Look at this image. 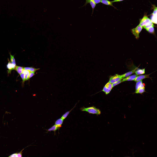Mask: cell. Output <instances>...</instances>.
I'll list each match as a JSON object with an SVG mask.
<instances>
[{
    "label": "cell",
    "instance_id": "obj_4",
    "mask_svg": "<svg viewBox=\"0 0 157 157\" xmlns=\"http://www.w3.org/2000/svg\"><path fill=\"white\" fill-rule=\"evenodd\" d=\"M20 113L21 122L22 125L29 131L32 132V129L31 121L28 115V111L23 110L21 106L19 104L18 106Z\"/></svg>",
    "mask_w": 157,
    "mask_h": 157
},
{
    "label": "cell",
    "instance_id": "obj_5",
    "mask_svg": "<svg viewBox=\"0 0 157 157\" xmlns=\"http://www.w3.org/2000/svg\"><path fill=\"white\" fill-rule=\"evenodd\" d=\"M70 143L60 144L57 151V157H59L64 154L69 149Z\"/></svg>",
    "mask_w": 157,
    "mask_h": 157
},
{
    "label": "cell",
    "instance_id": "obj_1",
    "mask_svg": "<svg viewBox=\"0 0 157 157\" xmlns=\"http://www.w3.org/2000/svg\"><path fill=\"white\" fill-rule=\"evenodd\" d=\"M16 120L17 124L13 131V133L16 140L14 142L15 146L19 148L21 146L23 141L29 139L31 132L25 128L17 117Z\"/></svg>",
    "mask_w": 157,
    "mask_h": 157
},
{
    "label": "cell",
    "instance_id": "obj_2",
    "mask_svg": "<svg viewBox=\"0 0 157 157\" xmlns=\"http://www.w3.org/2000/svg\"><path fill=\"white\" fill-rule=\"evenodd\" d=\"M47 135L43 133L32 131L29 139L39 149L44 145L45 140Z\"/></svg>",
    "mask_w": 157,
    "mask_h": 157
},
{
    "label": "cell",
    "instance_id": "obj_8",
    "mask_svg": "<svg viewBox=\"0 0 157 157\" xmlns=\"http://www.w3.org/2000/svg\"><path fill=\"white\" fill-rule=\"evenodd\" d=\"M58 148H54L49 149L50 157H57V151Z\"/></svg>",
    "mask_w": 157,
    "mask_h": 157
},
{
    "label": "cell",
    "instance_id": "obj_3",
    "mask_svg": "<svg viewBox=\"0 0 157 157\" xmlns=\"http://www.w3.org/2000/svg\"><path fill=\"white\" fill-rule=\"evenodd\" d=\"M47 138L50 139L57 141L60 144L70 143L79 138V137H70L66 135L58 134L49 135H47Z\"/></svg>",
    "mask_w": 157,
    "mask_h": 157
},
{
    "label": "cell",
    "instance_id": "obj_6",
    "mask_svg": "<svg viewBox=\"0 0 157 157\" xmlns=\"http://www.w3.org/2000/svg\"><path fill=\"white\" fill-rule=\"evenodd\" d=\"M60 144L57 141L46 138L44 142V145L48 147L49 149L58 148Z\"/></svg>",
    "mask_w": 157,
    "mask_h": 157
},
{
    "label": "cell",
    "instance_id": "obj_7",
    "mask_svg": "<svg viewBox=\"0 0 157 157\" xmlns=\"http://www.w3.org/2000/svg\"><path fill=\"white\" fill-rule=\"evenodd\" d=\"M39 149L43 157H50V149L49 147L44 145Z\"/></svg>",
    "mask_w": 157,
    "mask_h": 157
}]
</instances>
